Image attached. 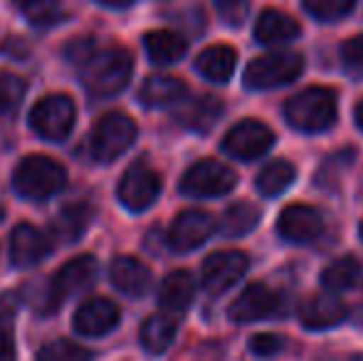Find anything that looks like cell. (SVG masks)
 Instances as JSON below:
<instances>
[{
    "label": "cell",
    "mask_w": 363,
    "mask_h": 361,
    "mask_svg": "<svg viewBox=\"0 0 363 361\" xmlns=\"http://www.w3.org/2000/svg\"><path fill=\"white\" fill-rule=\"evenodd\" d=\"M65 55L77 67L82 84L89 89V94L101 96V99L119 94L129 84L131 72H134V60L129 50L116 48V45H99L91 38L69 43Z\"/></svg>",
    "instance_id": "1"
},
{
    "label": "cell",
    "mask_w": 363,
    "mask_h": 361,
    "mask_svg": "<svg viewBox=\"0 0 363 361\" xmlns=\"http://www.w3.org/2000/svg\"><path fill=\"white\" fill-rule=\"evenodd\" d=\"M336 111H339L336 91L326 87H309L299 91L284 106L287 124L306 134H316V131H326L329 126H334Z\"/></svg>",
    "instance_id": "2"
},
{
    "label": "cell",
    "mask_w": 363,
    "mask_h": 361,
    "mask_svg": "<svg viewBox=\"0 0 363 361\" xmlns=\"http://www.w3.org/2000/svg\"><path fill=\"white\" fill-rule=\"evenodd\" d=\"M65 183H67V174H65L62 164L40 154L23 159L13 174L15 193L28 201H48L55 193L62 191Z\"/></svg>",
    "instance_id": "3"
},
{
    "label": "cell",
    "mask_w": 363,
    "mask_h": 361,
    "mask_svg": "<svg viewBox=\"0 0 363 361\" xmlns=\"http://www.w3.org/2000/svg\"><path fill=\"white\" fill-rule=\"evenodd\" d=\"M304 70V62L296 52H272L252 60L245 70L247 89H274L294 82Z\"/></svg>",
    "instance_id": "4"
},
{
    "label": "cell",
    "mask_w": 363,
    "mask_h": 361,
    "mask_svg": "<svg viewBox=\"0 0 363 361\" xmlns=\"http://www.w3.org/2000/svg\"><path fill=\"white\" fill-rule=\"evenodd\" d=\"M136 141V124L131 116L121 114V111H111V114L101 116V121L94 126L91 134V154L101 164H111L116 161L131 144Z\"/></svg>",
    "instance_id": "5"
},
{
    "label": "cell",
    "mask_w": 363,
    "mask_h": 361,
    "mask_svg": "<svg viewBox=\"0 0 363 361\" xmlns=\"http://www.w3.org/2000/svg\"><path fill=\"white\" fill-rule=\"evenodd\" d=\"M74 101L67 94H50L33 106L30 126L48 141H65L74 126Z\"/></svg>",
    "instance_id": "6"
},
{
    "label": "cell",
    "mask_w": 363,
    "mask_h": 361,
    "mask_svg": "<svg viewBox=\"0 0 363 361\" xmlns=\"http://www.w3.org/2000/svg\"><path fill=\"white\" fill-rule=\"evenodd\" d=\"M238 176L216 159H203L193 164L181 179V193L191 198H218L230 193Z\"/></svg>",
    "instance_id": "7"
},
{
    "label": "cell",
    "mask_w": 363,
    "mask_h": 361,
    "mask_svg": "<svg viewBox=\"0 0 363 361\" xmlns=\"http://www.w3.org/2000/svg\"><path fill=\"white\" fill-rule=\"evenodd\" d=\"M96 274H99V265H96V260L91 255H82V257H74V260L65 262V265L55 272L52 282H50L48 312L57 309L65 299L89 289L91 284H94Z\"/></svg>",
    "instance_id": "8"
},
{
    "label": "cell",
    "mask_w": 363,
    "mask_h": 361,
    "mask_svg": "<svg viewBox=\"0 0 363 361\" xmlns=\"http://www.w3.org/2000/svg\"><path fill=\"white\" fill-rule=\"evenodd\" d=\"M272 144H274V134L269 131L267 124H262L257 119H245L225 134L223 151L240 161H252L267 154L272 149Z\"/></svg>",
    "instance_id": "9"
},
{
    "label": "cell",
    "mask_w": 363,
    "mask_h": 361,
    "mask_svg": "<svg viewBox=\"0 0 363 361\" xmlns=\"http://www.w3.org/2000/svg\"><path fill=\"white\" fill-rule=\"evenodd\" d=\"M161 193V176L158 171H153L146 164H134L126 169V174L121 176L119 183V201L124 203V208L134 213L146 211L148 206H153Z\"/></svg>",
    "instance_id": "10"
},
{
    "label": "cell",
    "mask_w": 363,
    "mask_h": 361,
    "mask_svg": "<svg viewBox=\"0 0 363 361\" xmlns=\"http://www.w3.org/2000/svg\"><path fill=\"white\" fill-rule=\"evenodd\" d=\"M218 223L206 211H183L168 231V245L176 252H191L211 240Z\"/></svg>",
    "instance_id": "11"
},
{
    "label": "cell",
    "mask_w": 363,
    "mask_h": 361,
    "mask_svg": "<svg viewBox=\"0 0 363 361\" xmlns=\"http://www.w3.org/2000/svg\"><path fill=\"white\" fill-rule=\"evenodd\" d=\"M247 255L240 250H220L213 252L206 262H203V287L211 294H223L228 292L233 284H238L242 279V274L247 272Z\"/></svg>",
    "instance_id": "12"
},
{
    "label": "cell",
    "mask_w": 363,
    "mask_h": 361,
    "mask_svg": "<svg viewBox=\"0 0 363 361\" xmlns=\"http://www.w3.org/2000/svg\"><path fill=\"white\" fill-rule=\"evenodd\" d=\"M279 307V297L274 289H269L267 284L255 282L250 287H245L238 294L233 304L228 309V317L238 324H250V322H259V319L274 314Z\"/></svg>",
    "instance_id": "13"
},
{
    "label": "cell",
    "mask_w": 363,
    "mask_h": 361,
    "mask_svg": "<svg viewBox=\"0 0 363 361\" xmlns=\"http://www.w3.org/2000/svg\"><path fill=\"white\" fill-rule=\"evenodd\" d=\"M321 228H324V221H321L319 211L311 206H304V203L287 206L277 221L279 235L289 243H296V245L316 240L321 235Z\"/></svg>",
    "instance_id": "14"
},
{
    "label": "cell",
    "mask_w": 363,
    "mask_h": 361,
    "mask_svg": "<svg viewBox=\"0 0 363 361\" xmlns=\"http://www.w3.org/2000/svg\"><path fill=\"white\" fill-rule=\"evenodd\" d=\"M121 319V312L111 299L94 297L86 299L74 312V329L82 337H104L111 329H116Z\"/></svg>",
    "instance_id": "15"
},
{
    "label": "cell",
    "mask_w": 363,
    "mask_h": 361,
    "mask_svg": "<svg viewBox=\"0 0 363 361\" xmlns=\"http://www.w3.org/2000/svg\"><path fill=\"white\" fill-rule=\"evenodd\" d=\"M52 250L50 235L38 231L30 223H23L10 235V260L15 267H35L45 260Z\"/></svg>",
    "instance_id": "16"
},
{
    "label": "cell",
    "mask_w": 363,
    "mask_h": 361,
    "mask_svg": "<svg viewBox=\"0 0 363 361\" xmlns=\"http://www.w3.org/2000/svg\"><path fill=\"white\" fill-rule=\"evenodd\" d=\"M349 314L346 304L341 302L336 294H314L309 297L304 304L299 307V319L306 329L311 332H324V329H331L336 324H341Z\"/></svg>",
    "instance_id": "17"
},
{
    "label": "cell",
    "mask_w": 363,
    "mask_h": 361,
    "mask_svg": "<svg viewBox=\"0 0 363 361\" xmlns=\"http://www.w3.org/2000/svg\"><path fill=\"white\" fill-rule=\"evenodd\" d=\"M109 279L121 294L126 297H144L151 289V270L141 260L129 255H121L111 262L109 267Z\"/></svg>",
    "instance_id": "18"
},
{
    "label": "cell",
    "mask_w": 363,
    "mask_h": 361,
    "mask_svg": "<svg viewBox=\"0 0 363 361\" xmlns=\"http://www.w3.org/2000/svg\"><path fill=\"white\" fill-rule=\"evenodd\" d=\"M186 82L173 74H153L144 82V87L139 91L141 104L148 109H161V106H171L176 101H181L186 96Z\"/></svg>",
    "instance_id": "19"
},
{
    "label": "cell",
    "mask_w": 363,
    "mask_h": 361,
    "mask_svg": "<svg viewBox=\"0 0 363 361\" xmlns=\"http://www.w3.org/2000/svg\"><path fill=\"white\" fill-rule=\"evenodd\" d=\"M196 297V279L188 270L171 272L158 287V304L166 312H183Z\"/></svg>",
    "instance_id": "20"
},
{
    "label": "cell",
    "mask_w": 363,
    "mask_h": 361,
    "mask_svg": "<svg viewBox=\"0 0 363 361\" xmlns=\"http://www.w3.org/2000/svg\"><path fill=\"white\" fill-rule=\"evenodd\" d=\"M299 23L282 10H264L255 23V38L262 45H282L299 35Z\"/></svg>",
    "instance_id": "21"
},
{
    "label": "cell",
    "mask_w": 363,
    "mask_h": 361,
    "mask_svg": "<svg viewBox=\"0 0 363 361\" xmlns=\"http://www.w3.org/2000/svg\"><path fill=\"white\" fill-rule=\"evenodd\" d=\"M235 62H238V55L228 45H213V48L203 50L196 60V70L201 72V77H206L208 82L223 84L233 77Z\"/></svg>",
    "instance_id": "22"
},
{
    "label": "cell",
    "mask_w": 363,
    "mask_h": 361,
    "mask_svg": "<svg viewBox=\"0 0 363 361\" xmlns=\"http://www.w3.org/2000/svg\"><path fill=\"white\" fill-rule=\"evenodd\" d=\"M148 60L153 65H173L178 60H183L188 50L186 38H181L178 33H171V30H153V33L146 35L144 40Z\"/></svg>",
    "instance_id": "23"
},
{
    "label": "cell",
    "mask_w": 363,
    "mask_h": 361,
    "mask_svg": "<svg viewBox=\"0 0 363 361\" xmlns=\"http://www.w3.org/2000/svg\"><path fill=\"white\" fill-rule=\"evenodd\" d=\"M220 116H223V104H220L216 96H208V94L188 101L178 111V121L193 131H211L218 124Z\"/></svg>",
    "instance_id": "24"
},
{
    "label": "cell",
    "mask_w": 363,
    "mask_h": 361,
    "mask_svg": "<svg viewBox=\"0 0 363 361\" xmlns=\"http://www.w3.org/2000/svg\"><path fill=\"white\" fill-rule=\"evenodd\" d=\"M176 319L168 314H153L141 324V347L148 354H163L176 339Z\"/></svg>",
    "instance_id": "25"
},
{
    "label": "cell",
    "mask_w": 363,
    "mask_h": 361,
    "mask_svg": "<svg viewBox=\"0 0 363 361\" xmlns=\"http://www.w3.org/2000/svg\"><path fill=\"white\" fill-rule=\"evenodd\" d=\"M91 216H94V211H91L86 203H74V206L62 208L60 216L55 218V226H52L55 235L65 243L79 240V238L84 235L86 228H89Z\"/></svg>",
    "instance_id": "26"
},
{
    "label": "cell",
    "mask_w": 363,
    "mask_h": 361,
    "mask_svg": "<svg viewBox=\"0 0 363 361\" xmlns=\"http://www.w3.org/2000/svg\"><path fill=\"white\" fill-rule=\"evenodd\" d=\"M361 262L356 257H339L329 267H324L321 272V284H324L329 292H344L359 284L361 279Z\"/></svg>",
    "instance_id": "27"
},
{
    "label": "cell",
    "mask_w": 363,
    "mask_h": 361,
    "mask_svg": "<svg viewBox=\"0 0 363 361\" xmlns=\"http://www.w3.org/2000/svg\"><path fill=\"white\" fill-rule=\"evenodd\" d=\"M259 223V211L250 203H235L225 211L220 221V233L228 238H242L250 231H255Z\"/></svg>",
    "instance_id": "28"
},
{
    "label": "cell",
    "mask_w": 363,
    "mask_h": 361,
    "mask_svg": "<svg viewBox=\"0 0 363 361\" xmlns=\"http://www.w3.org/2000/svg\"><path fill=\"white\" fill-rule=\"evenodd\" d=\"M296 169L289 161H272L269 166H264L257 176V191L267 198H277L279 193H284L294 183Z\"/></svg>",
    "instance_id": "29"
},
{
    "label": "cell",
    "mask_w": 363,
    "mask_h": 361,
    "mask_svg": "<svg viewBox=\"0 0 363 361\" xmlns=\"http://www.w3.org/2000/svg\"><path fill=\"white\" fill-rule=\"evenodd\" d=\"M38 361H91V354L67 339H57L40 349Z\"/></svg>",
    "instance_id": "30"
},
{
    "label": "cell",
    "mask_w": 363,
    "mask_h": 361,
    "mask_svg": "<svg viewBox=\"0 0 363 361\" xmlns=\"http://www.w3.org/2000/svg\"><path fill=\"white\" fill-rule=\"evenodd\" d=\"M356 0H304V8L316 20H339L354 10Z\"/></svg>",
    "instance_id": "31"
},
{
    "label": "cell",
    "mask_w": 363,
    "mask_h": 361,
    "mask_svg": "<svg viewBox=\"0 0 363 361\" xmlns=\"http://www.w3.org/2000/svg\"><path fill=\"white\" fill-rule=\"evenodd\" d=\"M25 89L28 84L23 77L13 72H0V111H13L23 101Z\"/></svg>",
    "instance_id": "32"
},
{
    "label": "cell",
    "mask_w": 363,
    "mask_h": 361,
    "mask_svg": "<svg viewBox=\"0 0 363 361\" xmlns=\"http://www.w3.org/2000/svg\"><path fill=\"white\" fill-rule=\"evenodd\" d=\"M282 349H284V337H279V334L262 332V334H255V337L250 339V352L259 359L277 357Z\"/></svg>",
    "instance_id": "33"
},
{
    "label": "cell",
    "mask_w": 363,
    "mask_h": 361,
    "mask_svg": "<svg viewBox=\"0 0 363 361\" xmlns=\"http://www.w3.org/2000/svg\"><path fill=\"white\" fill-rule=\"evenodd\" d=\"M341 60H344L346 72H351L356 79H363V35L344 43V48H341Z\"/></svg>",
    "instance_id": "34"
},
{
    "label": "cell",
    "mask_w": 363,
    "mask_h": 361,
    "mask_svg": "<svg viewBox=\"0 0 363 361\" xmlns=\"http://www.w3.org/2000/svg\"><path fill=\"white\" fill-rule=\"evenodd\" d=\"M0 361H15V332L10 312L0 314Z\"/></svg>",
    "instance_id": "35"
},
{
    "label": "cell",
    "mask_w": 363,
    "mask_h": 361,
    "mask_svg": "<svg viewBox=\"0 0 363 361\" xmlns=\"http://www.w3.org/2000/svg\"><path fill=\"white\" fill-rule=\"evenodd\" d=\"M216 5L220 15L233 25H240L245 15H247V0H216Z\"/></svg>",
    "instance_id": "36"
},
{
    "label": "cell",
    "mask_w": 363,
    "mask_h": 361,
    "mask_svg": "<svg viewBox=\"0 0 363 361\" xmlns=\"http://www.w3.org/2000/svg\"><path fill=\"white\" fill-rule=\"evenodd\" d=\"M96 3H101V5H106V8H129V5H134V3H139V0H96Z\"/></svg>",
    "instance_id": "37"
},
{
    "label": "cell",
    "mask_w": 363,
    "mask_h": 361,
    "mask_svg": "<svg viewBox=\"0 0 363 361\" xmlns=\"http://www.w3.org/2000/svg\"><path fill=\"white\" fill-rule=\"evenodd\" d=\"M13 3H18V5H23L25 10L28 8H33V5H38V3H43V0H13Z\"/></svg>",
    "instance_id": "38"
},
{
    "label": "cell",
    "mask_w": 363,
    "mask_h": 361,
    "mask_svg": "<svg viewBox=\"0 0 363 361\" xmlns=\"http://www.w3.org/2000/svg\"><path fill=\"white\" fill-rule=\"evenodd\" d=\"M356 124H359L361 129H363V101H361L359 106H356Z\"/></svg>",
    "instance_id": "39"
},
{
    "label": "cell",
    "mask_w": 363,
    "mask_h": 361,
    "mask_svg": "<svg viewBox=\"0 0 363 361\" xmlns=\"http://www.w3.org/2000/svg\"><path fill=\"white\" fill-rule=\"evenodd\" d=\"M0 221H3V208H0Z\"/></svg>",
    "instance_id": "40"
},
{
    "label": "cell",
    "mask_w": 363,
    "mask_h": 361,
    "mask_svg": "<svg viewBox=\"0 0 363 361\" xmlns=\"http://www.w3.org/2000/svg\"><path fill=\"white\" fill-rule=\"evenodd\" d=\"M361 238H363V226H361Z\"/></svg>",
    "instance_id": "41"
}]
</instances>
